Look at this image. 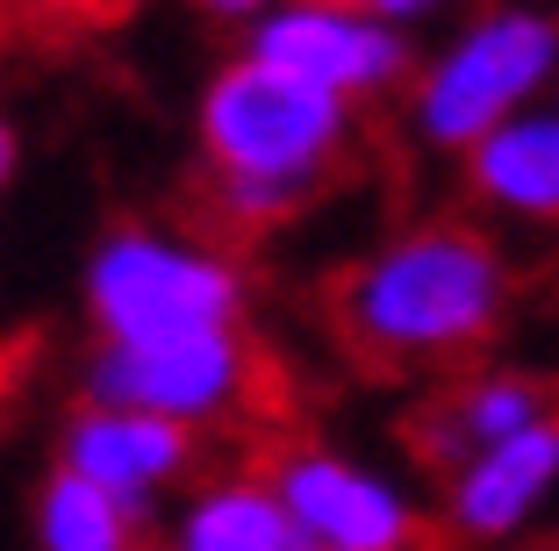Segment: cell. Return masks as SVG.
Wrapping results in <instances>:
<instances>
[{
	"mask_svg": "<svg viewBox=\"0 0 559 551\" xmlns=\"http://www.w3.org/2000/svg\"><path fill=\"white\" fill-rule=\"evenodd\" d=\"M516 273L474 215H416L323 287V323L366 380H452L488 358Z\"/></svg>",
	"mask_w": 559,
	"mask_h": 551,
	"instance_id": "cell-1",
	"label": "cell"
},
{
	"mask_svg": "<svg viewBox=\"0 0 559 551\" xmlns=\"http://www.w3.org/2000/svg\"><path fill=\"white\" fill-rule=\"evenodd\" d=\"M359 144V108L323 86L259 65L251 50L223 58L194 100L201 201L223 229H273L323 201Z\"/></svg>",
	"mask_w": 559,
	"mask_h": 551,
	"instance_id": "cell-2",
	"label": "cell"
},
{
	"mask_svg": "<svg viewBox=\"0 0 559 551\" xmlns=\"http://www.w3.org/2000/svg\"><path fill=\"white\" fill-rule=\"evenodd\" d=\"M80 301L94 323V344H165V337L245 330L251 279L223 237L130 215V223H108L94 237Z\"/></svg>",
	"mask_w": 559,
	"mask_h": 551,
	"instance_id": "cell-3",
	"label": "cell"
},
{
	"mask_svg": "<svg viewBox=\"0 0 559 551\" xmlns=\"http://www.w3.org/2000/svg\"><path fill=\"white\" fill-rule=\"evenodd\" d=\"M552 80H559V8L495 0V8H474L416 65L402 115H409V136L424 151L466 158L480 136H495L524 108H538Z\"/></svg>",
	"mask_w": 559,
	"mask_h": 551,
	"instance_id": "cell-4",
	"label": "cell"
},
{
	"mask_svg": "<svg viewBox=\"0 0 559 551\" xmlns=\"http://www.w3.org/2000/svg\"><path fill=\"white\" fill-rule=\"evenodd\" d=\"M80 402L158 416L209 438L223 422L259 416L265 358L251 344V330H209V337H165V344H94L80 366Z\"/></svg>",
	"mask_w": 559,
	"mask_h": 551,
	"instance_id": "cell-5",
	"label": "cell"
},
{
	"mask_svg": "<svg viewBox=\"0 0 559 551\" xmlns=\"http://www.w3.org/2000/svg\"><path fill=\"white\" fill-rule=\"evenodd\" d=\"M301 530V551H424V516L395 480L323 438H280L259 458Z\"/></svg>",
	"mask_w": 559,
	"mask_h": 551,
	"instance_id": "cell-6",
	"label": "cell"
},
{
	"mask_svg": "<svg viewBox=\"0 0 559 551\" xmlns=\"http://www.w3.org/2000/svg\"><path fill=\"white\" fill-rule=\"evenodd\" d=\"M245 50L259 65L287 72V80L352 100L359 115L409 94L416 65H424L409 29H388V22L359 15V8H337V0H280L273 15L245 36Z\"/></svg>",
	"mask_w": 559,
	"mask_h": 551,
	"instance_id": "cell-7",
	"label": "cell"
},
{
	"mask_svg": "<svg viewBox=\"0 0 559 551\" xmlns=\"http://www.w3.org/2000/svg\"><path fill=\"white\" fill-rule=\"evenodd\" d=\"M559 416V380L538 366H466L452 380H430L424 402L402 416V444L430 480H452L480 452L524 438L531 422Z\"/></svg>",
	"mask_w": 559,
	"mask_h": 551,
	"instance_id": "cell-8",
	"label": "cell"
},
{
	"mask_svg": "<svg viewBox=\"0 0 559 551\" xmlns=\"http://www.w3.org/2000/svg\"><path fill=\"white\" fill-rule=\"evenodd\" d=\"M201 458V438L180 430V422L158 416H130V408H94L80 402L66 422H58V466L80 472V480L108 487L116 502H130L136 516L151 508L158 487H180Z\"/></svg>",
	"mask_w": 559,
	"mask_h": 551,
	"instance_id": "cell-9",
	"label": "cell"
},
{
	"mask_svg": "<svg viewBox=\"0 0 559 551\" xmlns=\"http://www.w3.org/2000/svg\"><path fill=\"white\" fill-rule=\"evenodd\" d=\"M559 494V416L531 422L524 438L480 452L444 480V530L460 544H502Z\"/></svg>",
	"mask_w": 559,
	"mask_h": 551,
	"instance_id": "cell-10",
	"label": "cell"
},
{
	"mask_svg": "<svg viewBox=\"0 0 559 551\" xmlns=\"http://www.w3.org/2000/svg\"><path fill=\"white\" fill-rule=\"evenodd\" d=\"M466 201L495 223L559 229V100H538L460 158Z\"/></svg>",
	"mask_w": 559,
	"mask_h": 551,
	"instance_id": "cell-11",
	"label": "cell"
},
{
	"mask_svg": "<svg viewBox=\"0 0 559 551\" xmlns=\"http://www.w3.org/2000/svg\"><path fill=\"white\" fill-rule=\"evenodd\" d=\"M173 551H301V530L287 502L273 494L265 466H237L201 480L173 516Z\"/></svg>",
	"mask_w": 559,
	"mask_h": 551,
	"instance_id": "cell-12",
	"label": "cell"
},
{
	"mask_svg": "<svg viewBox=\"0 0 559 551\" xmlns=\"http://www.w3.org/2000/svg\"><path fill=\"white\" fill-rule=\"evenodd\" d=\"M136 508L116 502L108 487L80 480V472L50 466L36 487V551H136Z\"/></svg>",
	"mask_w": 559,
	"mask_h": 551,
	"instance_id": "cell-13",
	"label": "cell"
},
{
	"mask_svg": "<svg viewBox=\"0 0 559 551\" xmlns=\"http://www.w3.org/2000/svg\"><path fill=\"white\" fill-rule=\"evenodd\" d=\"M337 8H359V15L388 22V29H424V22L452 15V8H460V0H337Z\"/></svg>",
	"mask_w": 559,
	"mask_h": 551,
	"instance_id": "cell-14",
	"label": "cell"
},
{
	"mask_svg": "<svg viewBox=\"0 0 559 551\" xmlns=\"http://www.w3.org/2000/svg\"><path fill=\"white\" fill-rule=\"evenodd\" d=\"M273 8L280 0H194V15L209 22V29H237V36H251Z\"/></svg>",
	"mask_w": 559,
	"mask_h": 551,
	"instance_id": "cell-15",
	"label": "cell"
},
{
	"mask_svg": "<svg viewBox=\"0 0 559 551\" xmlns=\"http://www.w3.org/2000/svg\"><path fill=\"white\" fill-rule=\"evenodd\" d=\"M15 122H8V115H0V194H8V179H15Z\"/></svg>",
	"mask_w": 559,
	"mask_h": 551,
	"instance_id": "cell-16",
	"label": "cell"
},
{
	"mask_svg": "<svg viewBox=\"0 0 559 551\" xmlns=\"http://www.w3.org/2000/svg\"><path fill=\"white\" fill-rule=\"evenodd\" d=\"M136 551H173V544H136Z\"/></svg>",
	"mask_w": 559,
	"mask_h": 551,
	"instance_id": "cell-17",
	"label": "cell"
}]
</instances>
